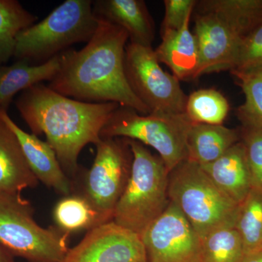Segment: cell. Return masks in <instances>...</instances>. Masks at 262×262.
<instances>
[{
    "mask_svg": "<svg viewBox=\"0 0 262 262\" xmlns=\"http://www.w3.org/2000/svg\"><path fill=\"white\" fill-rule=\"evenodd\" d=\"M98 18L97 30L83 48L63 52L61 70L48 87L78 101L117 103L141 115H149L125 76L124 58L128 34L122 27Z\"/></svg>",
    "mask_w": 262,
    "mask_h": 262,
    "instance_id": "1",
    "label": "cell"
},
{
    "mask_svg": "<svg viewBox=\"0 0 262 262\" xmlns=\"http://www.w3.org/2000/svg\"><path fill=\"white\" fill-rule=\"evenodd\" d=\"M15 106L34 135L45 134L65 173L75 178L84 146L96 144L101 132L120 105L90 103L67 97L39 83L20 93Z\"/></svg>",
    "mask_w": 262,
    "mask_h": 262,
    "instance_id": "2",
    "label": "cell"
},
{
    "mask_svg": "<svg viewBox=\"0 0 262 262\" xmlns=\"http://www.w3.org/2000/svg\"><path fill=\"white\" fill-rule=\"evenodd\" d=\"M126 139L132 151V165L113 221L141 236L170 203L169 172L159 156L139 141Z\"/></svg>",
    "mask_w": 262,
    "mask_h": 262,
    "instance_id": "3",
    "label": "cell"
},
{
    "mask_svg": "<svg viewBox=\"0 0 262 262\" xmlns=\"http://www.w3.org/2000/svg\"><path fill=\"white\" fill-rule=\"evenodd\" d=\"M168 196L201 239L225 227H234L239 205L217 187L199 164L188 160L168 176Z\"/></svg>",
    "mask_w": 262,
    "mask_h": 262,
    "instance_id": "4",
    "label": "cell"
},
{
    "mask_svg": "<svg viewBox=\"0 0 262 262\" xmlns=\"http://www.w3.org/2000/svg\"><path fill=\"white\" fill-rule=\"evenodd\" d=\"M98 24L93 1L67 0L46 18L18 34L13 56L41 64L70 49L72 45L89 42Z\"/></svg>",
    "mask_w": 262,
    "mask_h": 262,
    "instance_id": "5",
    "label": "cell"
},
{
    "mask_svg": "<svg viewBox=\"0 0 262 262\" xmlns=\"http://www.w3.org/2000/svg\"><path fill=\"white\" fill-rule=\"evenodd\" d=\"M70 234L58 227L43 228L34 208L21 194L0 193V245L15 257L29 262H62Z\"/></svg>",
    "mask_w": 262,
    "mask_h": 262,
    "instance_id": "6",
    "label": "cell"
},
{
    "mask_svg": "<svg viewBox=\"0 0 262 262\" xmlns=\"http://www.w3.org/2000/svg\"><path fill=\"white\" fill-rule=\"evenodd\" d=\"M193 124L186 113L145 115L120 106L103 127L101 138H125L151 146L170 173L187 160L188 133Z\"/></svg>",
    "mask_w": 262,
    "mask_h": 262,
    "instance_id": "7",
    "label": "cell"
},
{
    "mask_svg": "<svg viewBox=\"0 0 262 262\" xmlns=\"http://www.w3.org/2000/svg\"><path fill=\"white\" fill-rule=\"evenodd\" d=\"M91 168L84 173L82 192L103 224L114 212L130 177L133 154L125 138H101Z\"/></svg>",
    "mask_w": 262,
    "mask_h": 262,
    "instance_id": "8",
    "label": "cell"
},
{
    "mask_svg": "<svg viewBox=\"0 0 262 262\" xmlns=\"http://www.w3.org/2000/svg\"><path fill=\"white\" fill-rule=\"evenodd\" d=\"M124 69L131 90L150 114H185L187 96L178 79L161 68L152 48L130 42Z\"/></svg>",
    "mask_w": 262,
    "mask_h": 262,
    "instance_id": "9",
    "label": "cell"
},
{
    "mask_svg": "<svg viewBox=\"0 0 262 262\" xmlns=\"http://www.w3.org/2000/svg\"><path fill=\"white\" fill-rule=\"evenodd\" d=\"M141 238L148 262H199L201 237L172 202Z\"/></svg>",
    "mask_w": 262,
    "mask_h": 262,
    "instance_id": "10",
    "label": "cell"
},
{
    "mask_svg": "<svg viewBox=\"0 0 262 262\" xmlns=\"http://www.w3.org/2000/svg\"><path fill=\"white\" fill-rule=\"evenodd\" d=\"M62 262H148L141 236L113 221L91 229Z\"/></svg>",
    "mask_w": 262,
    "mask_h": 262,
    "instance_id": "11",
    "label": "cell"
},
{
    "mask_svg": "<svg viewBox=\"0 0 262 262\" xmlns=\"http://www.w3.org/2000/svg\"><path fill=\"white\" fill-rule=\"evenodd\" d=\"M194 23L199 51L195 79L205 74L232 70L242 40L212 13H196Z\"/></svg>",
    "mask_w": 262,
    "mask_h": 262,
    "instance_id": "12",
    "label": "cell"
},
{
    "mask_svg": "<svg viewBox=\"0 0 262 262\" xmlns=\"http://www.w3.org/2000/svg\"><path fill=\"white\" fill-rule=\"evenodd\" d=\"M0 117L18 138L27 163L37 180L62 195H70L74 190L73 181L63 171L56 152L47 141L22 130L10 118L8 108L0 107Z\"/></svg>",
    "mask_w": 262,
    "mask_h": 262,
    "instance_id": "13",
    "label": "cell"
},
{
    "mask_svg": "<svg viewBox=\"0 0 262 262\" xmlns=\"http://www.w3.org/2000/svg\"><path fill=\"white\" fill-rule=\"evenodd\" d=\"M93 9L97 18L125 29L130 42L151 47L154 22L142 0H96Z\"/></svg>",
    "mask_w": 262,
    "mask_h": 262,
    "instance_id": "14",
    "label": "cell"
},
{
    "mask_svg": "<svg viewBox=\"0 0 262 262\" xmlns=\"http://www.w3.org/2000/svg\"><path fill=\"white\" fill-rule=\"evenodd\" d=\"M201 166L215 185L238 205L252 189L246 151L241 141L213 163Z\"/></svg>",
    "mask_w": 262,
    "mask_h": 262,
    "instance_id": "15",
    "label": "cell"
},
{
    "mask_svg": "<svg viewBox=\"0 0 262 262\" xmlns=\"http://www.w3.org/2000/svg\"><path fill=\"white\" fill-rule=\"evenodd\" d=\"M189 20L179 30L161 34L162 42L155 50L159 63L168 66L179 80H194L199 66L198 42L189 30Z\"/></svg>",
    "mask_w": 262,
    "mask_h": 262,
    "instance_id": "16",
    "label": "cell"
},
{
    "mask_svg": "<svg viewBox=\"0 0 262 262\" xmlns=\"http://www.w3.org/2000/svg\"><path fill=\"white\" fill-rule=\"evenodd\" d=\"M37 184L18 138L0 117V193L21 194Z\"/></svg>",
    "mask_w": 262,
    "mask_h": 262,
    "instance_id": "17",
    "label": "cell"
},
{
    "mask_svg": "<svg viewBox=\"0 0 262 262\" xmlns=\"http://www.w3.org/2000/svg\"><path fill=\"white\" fill-rule=\"evenodd\" d=\"M63 52L41 64L18 60L10 66H0V107L8 108L13 97L44 81H51L61 70Z\"/></svg>",
    "mask_w": 262,
    "mask_h": 262,
    "instance_id": "18",
    "label": "cell"
},
{
    "mask_svg": "<svg viewBox=\"0 0 262 262\" xmlns=\"http://www.w3.org/2000/svg\"><path fill=\"white\" fill-rule=\"evenodd\" d=\"M194 10L215 15L241 40L262 27V0H201Z\"/></svg>",
    "mask_w": 262,
    "mask_h": 262,
    "instance_id": "19",
    "label": "cell"
},
{
    "mask_svg": "<svg viewBox=\"0 0 262 262\" xmlns=\"http://www.w3.org/2000/svg\"><path fill=\"white\" fill-rule=\"evenodd\" d=\"M241 141V131L223 125L194 123L188 133L187 160L203 165L213 163Z\"/></svg>",
    "mask_w": 262,
    "mask_h": 262,
    "instance_id": "20",
    "label": "cell"
},
{
    "mask_svg": "<svg viewBox=\"0 0 262 262\" xmlns=\"http://www.w3.org/2000/svg\"><path fill=\"white\" fill-rule=\"evenodd\" d=\"M37 17L16 0H0V66L14 55L16 38L36 23Z\"/></svg>",
    "mask_w": 262,
    "mask_h": 262,
    "instance_id": "21",
    "label": "cell"
},
{
    "mask_svg": "<svg viewBox=\"0 0 262 262\" xmlns=\"http://www.w3.org/2000/svg\"><path fill=\"white\" fill-rule=\"evenodd\" d=\"M53 217L57 227L69 234L84 229L89 231L103 224L97 212L80 194L65 196L58 201Z\"/></svg>",
    "mask_w": 262,
    "mask_h": 262,
    "instance_id": "22",
    "label": "cell"
},
{
    "mask_svg": "<svg viewBox=\"0 0 262 262\" xmlns=\"http://www.w3.org/2000/svg\"><path fill=\"white\" fill-rule=\"evenodd\" d=\"M234 228L242 239L245 256L262 251V189L252 188L239 205Z\"/></svg>",
    "mask_w": 262,
    "mask_h": 262,
    "instance_id": "23",
    "label": "cell"
},
{
    "mask_svg": "<svg viewBox=\"0 0 262 262\" xmlns=\"http://www.w3.org/2000/svg\"><path fill=\"white\" fill-rule=\"evenodd\" d=\"M231 73L245 96L244 103L236 110L242 127L262 128V69Z\"/></svg>",
    "mask_w": 262,
    "mask_h": 262,
    "instance_id": "24",
    "label": "cell"
},
{
    "mask_svg": "<svg viewBox=\"0 0 262 262\" xmlns=\"http://www.w3.org/2000/svg\"><path fill=\"white\" fill-rule=\"evenodd\" d=\"M244 244L234 227L213 231L201 239L199 262H241Z\"/></svg>",
    "mask_w": 262,
    "mask_h": 262,
    "instance_id": "25",
    "label": "cell"
},
{
    "mask_svg": "<svg viewBox=\"0 0 262 262\" xmlns=\"http://www.w3.org/2000/svg\"><path fill=\"white\" fill-rule=\"evenodd\" d=\"M229 111L228 101L216 90H198L187 96L185 113L194 123L222 125Z\"/></svg>",
    "mask_w": 262,
    "mask_h": 262,
    "instance_id": "26",
    "label": "cell"
},
{
    "mask_svg": "<svg viewBox=\"0 0 262 262\" xmlns=\"http://www.w3.org/2000/svg\"><path fill=\"white\" fill-rule=\"evenodd\" d=\"M241 141L246 151L252 188L262 189V128L242 127Z\"/></svg>",
    "mask_w": 262,
    "mask_h": 262,
    "instance_id": "27",
    "label": "cell"
},
{
    "mask_svg": "<svg viewBox=\"0 0 262 262\" xmlns=\"http://www.w3.org/2000/svg\"><path fill=\"white\" fill-rule=\"evenodd\" d=\"M262 69V27L241 41L230 71L246 72Z\"/></svg>",
    "mask_w": 262,
    "mask_h": 262,
    "instance_id": "28",
    "label": "cell"
},
{
    "mask_svg": "<svg viewBox=\"0 0 262 262\" xmlns=\"http://www.w3.org/2000/svg\"><path fill=\"white\" fill-rule=\"evenodd\" d=\"M196 3L195 0H165V16L161 34L182 29L186 20L191 18Z\"/></svg>",
    "mask_w": 262,
    "mask_h": 262,
    "instance_id": "29",
    "label": "cell"
},
{
    "mask_svg": "<svg viewBox=\"0 0 262 262\" xmlns=\"http://www.w3.org/2000/svg\"><path fill=\"white\" fill-rule=\"evenodd\" d=\"M241 262H262V251L246 255Z\"/></svg>",
    "mask_w": 262,
    "mask_h": 262,
    "instance_id": "30",
    "label": "cell"
},
{
    "mask_svg": "<svg viewBox=\"0 0 262 262\" xmlns=\"http://www.w3.org/2000/svg\"><path fill=\"white\" fill-rule=\"evenodd\" d=\"M0 262H15L14 257L0 245Z\"/></svg>",
    "mask_w": 262,
    "mask_h": 262,
    "instance_id": "31",
    "label": "cell"
}]
</instances>
